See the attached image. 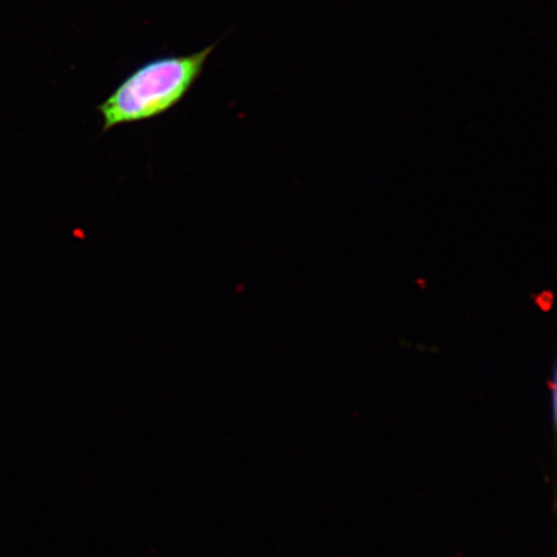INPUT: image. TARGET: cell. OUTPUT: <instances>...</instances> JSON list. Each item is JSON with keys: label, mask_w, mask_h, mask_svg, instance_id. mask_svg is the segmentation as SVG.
Returning a JSON list of instances; mask_svg holds the SVG:
<instances>
[{"label": "cell", "mask_w": 557, "mask_h": 557, "mask_svg": "<svg viewBox=\"0 0 557 557\" xmlns=\"http://www.w3.org/2000/svg\"><path fill=\"white\" fill-rule=\"evenodd\" d=\"M214 48L212 45L191 54L163 55L139 65L96 108L102 117V131L154 120L176 108L200 78Z\"/></svg>", "instance_id": "obj_1"}]
</instances>
